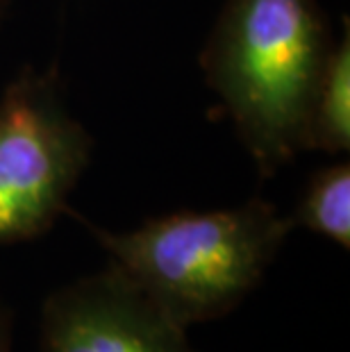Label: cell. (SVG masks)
<instances>
[{"label": "cell", "instance_id": "1", "mask_svg": "<svg viewBox=\"0 0 350 352\" xmlns=\"http://www.w3.org/2000/svg\"><path fill=\"white\" fill-rule=\"evenodd\" d=\"M334 36L318 0H226L200 71L257 168L271 179L305 153Z\"/></svg>", "mask_w": 350, "mask_h": 352}, {"label": "cell", "instance_id": "5", "mask_svg": "<svg viewBox=\"0 0 350 352\" xmlns=\"http://www.w3.org/2000/svg\"><path fill=\"white\" fill-rule=\"evenodd\" d=\"M341 155L350 151V23L344 16V36L334 43L311 102L305 153Z\"/></svg>", "mask_w": 350, "mask_h": 352}, {"label": "cell", "instance_id": "4", "mask_svg": "<svg viewBox=\"0 0 350 352\" xmlns=\"http://www.w3.org/2000/svg\"><path fill=\"white\" fill-rule=\"evenodd\" d=\"M41 352H200L114 264L50 291L41 305Z\"/></svg>", "mask_w": 350, "mask_h": 352}, {"label": "cell", "instance_id": "3", "mask_svg": "<svg viewBox=\"0 0 350 352\" xmlns=\"http://www.w3.org/2000/svg\"><path fill=\"white\" fill-rule=\"evenodd\" d=\"M94 139L55 71L23 69L0 94V245L34 241L69 209Z\"/></svg>", "mask_w": 350, "mask_h": 352}, {"label": "cell", "instance_id": "6", "mask_svg": "<svg viewBox=\"0 0 350 352\" xmlns=\"http://www.w3.org/2000/svg\"><path fill=\"white\" fill-rule=\"evenodd\" d=\"M292 226L309 230L311 234L330 239L339 248L350 250V164L334 162L311 173L296 212L289 216Z\"/></svg>", "mask_w": 350, "mask_h": 352}, {"label": "cell", "instance_id": "8", "mask_svg": "<svg viewBox=\"0 0 350 352\" xmlns=\"http://www.w3.org/2000/svg\"><path fill=\"white\" fill-rule=\"evenodd\" d=\"M5 10H7V0H0V23L5 19Z\"/></svg>", "mask_w": 350, "mask_h": 352}, {"label": "cell", "instance_id": "7", "mask_svg": "<svg viewBox=\"0 0 350 352\" xmlns=\"http://www.w3.org/2000/svg\"><path fill=\"white\" fill-rule=\"evenodd\" d=\"M14 323H17L14 309L0 302V352H14Z\"/></svg>", "mask_w": 350, "mask_h": 352}, {"label": "cell", "instance_id": "2", "mask_svg": "<svg viewBox=\"0 0 350 352\" xmlns=\"http://www.w3.org/2000/svg\"><path fill=\"white\" fill-rule=\"evenodd\" d=\"M66 214L91 232L109 264L184 329L232 314L294 232L292 219L262 196L239 207L155 216L128 232L94 226L71 207Z\"/></svg>", "mask_w": 350, "mask_h": 352}]
</instances>
